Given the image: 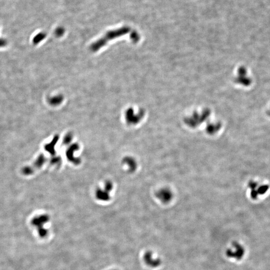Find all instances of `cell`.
Instances as JSON below:
<instances>
[{
  "label": "cell",
  "mask_w": 270,
  "mask_h": 270,
  "mask_svg": "<svg viewBox=\"0 0 270 270\" xmlns=\"http://www.w3.org/2000/svg\"><path fill=\"white\" fill-rule=\"evenodd\" d=\"M152 258H153V256L152 254L149 252L146 253L145 256L144 257L145 262L148 265L151 266V267H156V266H157L158 264H159V262H158L157 261H156L154 259Z\"/></svg>",
  "instance_id": "4"
},
{
  "label": "cell",
  "mask_w": 270,
  "mask_h": 270,
  "mask_svg": "<svg viewBox=\"0 0 270 270\" xmlns=\"http://www.w3.org/2000/svg\"><path fill=\"white\" fill-rule=\"evenodd\" d=\"M157 196L160 201L164 203H167L171 200L172 194L171 192L168 189H164L160 190L157 193Z\"/></svg>",
  "instance_id": "3"
},
{
  "label": "cell",
  "mask_w": 270,
  "mask_h": 270,
  "mask_svg": "<svg viewBox=\"0 0 270 270\" xmlns=\"http://www.w3.org/2000/svg\"><path fill=\"white\" fill-rule=\"evenodd\" d=\"M62 101V98L61 96H56L51 98L49 100V103L52 105H57L60 104Z\"/></svg>",
  "instance_id": "6"
},
{
  "label": "cell",
  "mask_w": 270,
  "mask_h": 270,
  "mask_svg": "<svg viewBox=\"0 0 270 270\" xmlns=\"http://www.w3.org/2000/svg\"><path fill=\"white\" fill-rule=\"evenodd\" d=\"M130 29L127 27H125L122 28L118 29V30L109 32L105 36V37L103 38L104 39L100 40L99 41H98L97 43L94 44L93 49L94 50H96L97 49L100 48V47H102V45L104 44L105 45V44L106 43V42L107 40L112 39L113 38L125 35V34L128 33Z\"/></svg>",
  "instance_id": "1"
},
{
  "label": "cell",
  "mask_w": 270,
  "mask_h": 270,
  "mask_svg": "<svg viewBox=\"0 0 270 270\" xmlns=\"http://www.w3.org/2000/svg\"><path fill=\"white\" fill-rule=\"evenodd\" d=\"M48 220V218L44 216L37 218L33 221V224L35 227H37L38 235L41 238L46 237L48 234V231L44 227L45 224L47 223Z\"/></svg>",
  "instance_id": "2"
},
{
  "label": "cell",
  "mask_w": 270,
  "mask_h": 270,
  "mask_svg": "<svg viewBox=\"0 0 270 270\" xmlns=\"http://www.w3.org/2000/svg\"><path fill=\"white\" fill-rule=\"evenodd\" d=\"M46 37V34L44 33H40L34 37L33 42L34 44L36 45L40 43L41 41H43Z\"/></svg>",
  "instance_id": "5"
},
{
  "label": "cell",
  "mask_w": 270,
  "mask_h": 270,
  "mask_svg": "<svg viewBox=\"0 0 270 270\" xmlns=\"http://www.w3.org/2000/svg\"></svg>",
  "instance_id": "8"
},
{
  "label": "cell",
  "mask_w": 270,
  "mask_h": 270,
  "mask_svg": "<svg viewBox=\"0 0 270 270\" xmlns=\"http://www.w3.org/2000/svg\"><path fill=\"white\" fill-rule=\"evenodd\" d=\"M7 44L6 40L3 38H0V48L5 47Z\"/></svg>",
  "instance_id": "7"
}]
</instances>
